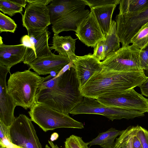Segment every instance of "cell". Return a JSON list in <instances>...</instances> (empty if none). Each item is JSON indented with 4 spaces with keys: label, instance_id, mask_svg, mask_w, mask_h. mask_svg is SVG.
<instances>
[{
    "label": "cell",
    "instance_id": "36",
    "mask_svg": "<svg viewBox=\"0 0 148 148\" xmlns=\"http://www.w3.org/2000/svg\"><path fill=\"white\" fill-rule=\"evenodd\" d=\"M48 143L51 147L47 145H46L45 147L46 148H60L57 145L55 144L51 141H48Z\"/></svg>",
    "mask_w": 148,
    "mask_h": 148
},
{
    "label": "cell",
    "instance_id": "23",
    "mask_svg": "<svg viewBox=\"0 0 148 148\" xmlns=\"http://www.w3.org/2000/svg\"><path fill=\"white\" fill-rule=\"evenodd\" d=\"M10 127H8L0 121V148H21L11 142L10 133Z\"/></svg>",
    "mask_w": 148,
    "mask_h": 148
},
{
    "label": "cell",
    "instance_id": "4",
    "mask_svg": "<svg viewBox=\"0 0 148 148\" xmlns=\"http://www.w3.org/2000/svg\"><path fill=\"white\" fill-rule=\"evenodd\" d=\"M30 69L10 73L7 85L8 92L16 106L26 110L30 108L35 103L37 91L42 77Z\"/></svg>",
    "mask_w": 148,
    "mask_h": 148
},
{
    "label": "cell",
    "instance_id": "15",
    "mask_svg": "<svg viewBox=\"0 0 148 148\" xmlns=\"http://www.w3.org/2000/svg\"><path fill=\"white\" fill-rule=\"evenodd\" d=\"M71 61L67 57L51 53L48 55L36 59L29 66L38 75H46L53 71L59 73Z\"/></svg>",
    "mask_w": 148,
    "mask_h": 148
},
{
    "label": "cell",
    "instance_id": "5",
    "mask_svg": "<svg viewBox=\"0 0 148 148\" xmlns=\"http://www.w3.org/2000/svg\"><path fill=\"white\" fill-rule=\"evenodd\" d=\"M28 113L32 121L38 125L43 131L60 128L82 129L83 124L66 114L56 111L46 105L35 102Z\"/></svg>",
    "mask_w": 148,
    "mask_h": 148
},
{
    "label": "cell",
    "instance_id": "29",
    "mask_svg": "<svg viewBox=\"0 0 148 148\" xmlns=\"http://www.w3.org/2000/svg\"><path fill=\"white\" fill-rule=\"evenodd\" d=\"M136 135L143 148H148V131L138 125Z\"/></svg>",
    "mask_w": 148,
    "mask_h": 148
},
{
    "label": "cell",
    "instance_id": "7",
    "mask_svg": "<svg viewBox=\"0 0 148 148\" xmlns=\"http://www.w3.org/2000/svg\"><path fill=\"white\" fill-rule=\"evenodd\" d=\"M140 51L132 45L122 47L101 62L103 69L120 72L143 71L140 65Z\"/></svg>",
    "mask_w": 148,
    "mask_h": 148
},
{
    "label": "cell",
    "instance_id": "6",
    "mask_svg": "<svg viewBox=\"0 0 148 148\" xmlns=\"http://www.w3.org/2000/svg\"><path fill=\"white\" fill-rule=\"evenodd\" d=\"M144 112L138 110L104 105L96 99L83 97L82 101L75 107L69 113L73 115L93 114L103 115L109 119H133L144 116Z\"/></svg>",
    "mask_w": 148,
    "mask_h": 148
},
{
    "label": "cell",
    "instance_id": "9",
    "mask_svg": "<svg viewBox=\"0 0 148 148\" xmlns=\"http://www.w3.org/2000/svg\"><path fill=\"white\" fill-rule=\"evenodd\" d=\"M116 33L122 47L130 45L132 37L148 22V7L138 12L119 14L115 18Z\"/></svg>",
    "mask_w": 148,
    "mask_h": 148
},
{
    "label": "cell",
    "instance_id": "35",
    "mask_svg": "<svg viewBox=\"0 0 148 148\" xmlns=\"http://www.w3.org/2000/svg\"><path fill=\"white\" fill-rule=\"evenodd\" d=\"M11 1L17 5L25 8L27 3L26 0H10Z\"/></svg>",
    "mask_w": 148,
    "mask_h": 148
},
{
    "label": "cell",
    "instance_id": "28",
    "mask_svg": "<svg viewBox=\"0 0 148 148\" xmlns=\"http://www.w3.org/2000/svg\"><path fill=\"white\" fill-rule=\"evenodd\" d=\"M86 5L92 8L109 5L119 4L120 0H83Z\"/></svg>",
    "mask_w": 148,
    "mask_h": 148
},
{
    "label": "cell",
    "instance_id": "8",
    "mask_svg": "<svg viewBox=\"0 0 148 148\" xmlns=\"http://www.w3.org/2000/svg\"><path fill=\"white\" fill-rule=\"evenodd\" d=\"M32 121L24 114L15 118L9 128L13 144L21 148H42Z\"/></svg>",
    "mask_w": 148,
    "mask_h": 148
},
{
    "label": "cell",
    "instance_id": "13",
    "mask_svg": "<svg viewBox=\"0 0 148 148\" xmlns=\"http://www.w3.org/2000/svg\"><path fill=\"white\" fill-rule=\"evenodd\" d=\"M73 62L80 91L94 74L101 72L103 67L100 61L89 53L82 56H76Z\"/></svg>",
    "mask_w": 148,
    "mask_h": 148
},
{
    "label": "cell",
    "instance_id": "38",
    "mask_svg": "<svg viewBox=\"0 0 148 148\" xmlns=\"http://www.w3.org/2000/svg\"><path fill=\"white\" fill-rule=\"evenodd\" d=\"M112 148H122V147L120 145L115 143Z\"/></svg>",
    "mask_w": 148,
    "mask_h": 148
},
{
    "label": "cell",
    "instance_id": "1",
    "mask_svg": "<svg viewBox=\"0 0 148 148\" xmlns=\"http://www.w3.org/2000/svg\"><path fill=\"white\" fill-rule=\"evenodd\" d=\"M147 77L144 71L120 72L103 69L88 80L81 92L83 97L95 99L113 96L138 86Z\"/></svg>",
    "mask_w": 148,
    "mask_h": 148
},
{
    "label": "cell",
    "instance_id": "22",
    "mask_svg": "<svg viewBox=\"0 0 148 148\" xmlns=\"http://www.w3.org/2000/svg\"><path fill=\"white\" fill-rule=\"evenodd\" d=\"M148 7V0H120L119 14L134 12Z\"/></svg>",
    "mask_w": 148,
    "mask_h": 148
},
{
    "label": "cell",
    "instance_id": "26",
    "mask_svg": "<svg viewBox=\"0 0 148 148\" xmlns=\"http://www.w3.org/2000/svg\"><path fill=\"white\" fill-rule=\"evenodd\" d=\"M88 143H85L82 137L72 135L66 139L64 148H89Z\"/></svg>",
    "mask_w": 148,
    "mask_h": 148
},
{
    "label": "cell",
    "instance_id": "27",
    "mask_svg": "<svg viewBox=\"0 0 148 148\" xmlns=\"http://www.w3.org/2000/svg\"><path fill=\"white\" fill-rule=\"evenodd\" d=\"M54 77L50 74L45 77H42L40 82L37 89H50L56 86L59 81V77L53 79Z\"/></svg>",
    "mask_w": 148,
    "mask_h": 148
},
{
    "label": "cell",
    "instance_id": "14",
    "mask_svg": "<svg viewBox=\"0 0 148 148\" xmlns=\"http://www.w3.org/2000/svg\"><path fill=\"white\" fill-rule=\"evenodd\" d=\"M10 68L0 64V121L8 127L15 118L14 112L16 106L7 90L6 77Z\"/></svg>",
    "mask_w": 148,
    "mask_h": 148
},
{
    "label": "cell",
    "instance_id": "17",
    "mask_svg": "<svg viewBox=\"0 0 148 148\" xmlns=\"http://www.w3.org/2000/svg\"><path fill=\"white\" fill-rule=\"evenodd\" d=\"M26 47L22 44L16 45H0V64L11 67L24 61Z\"/></svg>",
    "mask_w": 148,
    "mask_h": 148
},
{
    "label": "cell",
    "instance_id": "16",
    "mask_svg": "<svg viewBox=\"0 0 148 148\" xmlns=\"http://www.w3.org/2000/svg\"><path fill=\"white\" fill-rule=\"evenodd\" d=\"M120 43L116 33V23L113 20L104 39L99 41L94 48L93 55L100 61H103L120 48Z\"/></svg>",
    "mask_w": 148,
    "mask_h": 148
},
{
    "label": "cell",
    "instance_id": "39",
    "mask_svg": "<svg viewBox=\"0 0 148 148\" xmlns=\"http://www.w3.org/2000/svg\"><path fill=\"white\" fill-rule=\"evenodd\" d=\"M3 42L2 40V38L0 36V45L2 44H3Z\"/></svg>",
    "mask_w": 148,
    "mask_h": 148
},
{
    "label": "cell",
    "instance_id": "12",
    "mask_svg": "<svg viewBox=\"0 0 148 148\" xmlns=\"http://www.w3.org/2000/svg\"><path fill=\"white\" fill-rule=\"evenodd\" d=\"M75 35L86 45L94 48L99 41L104 39L103 31L91 9L90 14L80 24Z\"/></svg>",
    "mask_w": 148,
    "mask_h": 148
},
{
    "label": "cell",
    "instance_id": "10",
    "mask_svg": "<svg viewBox=\"0 0 148 148\" xmlns=\"http://www.w3.org/2000/svg\"><path fill=\"white\" fill-rule=\"evenodd\" d=\"M100 103L110 107H119L148 112V99L132 88L112 97L96 99Z\"/></svg>",
    "mask_w": 148,
    "mask_h": 148
},
{
    "label": "cell",
    "instance_id": "18",
    "mask_svg": "<svg viewBox=\"0 0 148 148\" xmlns=\"http://www.w3.org/2000/svg\"><path fill=\"white\" fill-rule=\"evenodd\" d=\"M27 31L28 35L35 48V60L49 55L52 53L48 44L50 36L48 28L42 31Z\"/></svg>",
    "mask_w": 148,
    "mask_h": 148
},
{
    "label": "cell",
    "instance_id": "24",
    "mask_svg": "<svg viewBox=\"0 0 148 148\" xmlns=\"http://www.w3.org/2000/svg\"><path fill=\"white\" fill-rule=\"evenodd\" d=\"M23 8L13 3L10 0H0L1 11L11 16L18 13L22 14Z\"/></svg>",
    "mask_w": 148,
    "mask_h": 148
},
{
    "label": "cell",
    "instance_id": "25",
    "mask_svg": "<svg viewBox=\"0 0 148 148\" xmlns=\"http://www.w3.org/2000/svg\"><path fill=\"white\" fill-rule=\"evenodd\" d=\"M17 25L10 17L0 12V32H10L14 33Z\"/></svg>",
    "mask_w": 148,
    "mask_h": 148
},
{
    "label": "cell",
    "instance_id": "37",
    "mask_svg": "<svg viewBox=\"0 0 148 148\" xmlns=\"http://www.w3.org/2000/svg\"><path fill=\"white\" fill-rule=\"evenodd\" d=\"M59 136L58 134L56 133H54L51 136L50 139L51 141H53L58 139Z\"/></svg>",
    "mask_w": 148,
    "mask_h": 148
},
{
    "label": "cell",
    "instance_id": "19",
    "mask_svg": "<svg viewBox=\"0 0 148 148\" xmlns=\"http://www.w3.org/2000/svg\"><path fill=\"white\" fill-rule=\"evenodd\" d=\"M76 40L71 36H61L54 34L52 46L50 48L51 50L55 49L59 55L67 57L72 60L76 56L75 52Z\"/></svg>",
    "mask_w": 148,
    "mask_h": 148
},
{
    "label": "cell",
    "instance_id": "30",
    "mask_svg": "<svg viewBox=\"0 0 148 148\" xmlns=\"http://www.w3.org/2000/svg\"><path fill=\"white\" fill-rule=\"evenodd\" d=\"M140 56L142 68L144 71H148V45L144 49L141 50Z\"/></svg>",
    "mask_w": 148,
    "mask_h": 148
},
{
    "label": "cell",
    "instance_id": "11",
    "mask_svg": "<svg viewBox=\"0 0 148 148\" xmlns=\"http://www.w3.org/2000/svg\"><path fill=\"white\" fill-rule=\"evenodd\" d=\"M22 21L27 31H40L48 28L51 24L47 5L28 3L22 14Z\"/></svg>",
    "mask_w": 148,
    "mask_h": 148
},
{
    "label": "cell",
    "instance_id": "32",
    "mask_svg": "<svg viewBox=\"0 0 148 148\" xmlns=\"http://www.w3.org/2000/svg\"><path fill=\"white\" fill-rule=\"evenodd\" d=\"M72 67L74 69L75 66L72 60H71L69 63L63 67L56 77L53 78L54 79L60 77L64 74V73L67 70Z\"/></svg>",
    "mask_w": 148,
    "mask_h": 148
},
{
    "label": "cell",
    "instance_id": "31",
    "mask_svg": "<svg viewBox=\"0 0 148 148\" xmlns=\"http://www.w3.org/2000/svg\"><path fill=\"white\" fill-rule=\"evenodd\" d=\"M143 95L148 97V77L139 86Z\"/></svg>",
    "mask_w": 148,
    "mask_h": 148
},
{
    "label": "cell",
    "instance_id": "34",
    "mask_svg": "<svg viewBox=\"0 0 148 148\" xmlns=\"http://www.w3.org/2000/svg\"><path fill=\"white\" fill-rule=\"evenodd\" d=\"M136 132L133 138L132 142L133 148H143L140 141L136 135Z\"/></svg>",
    "mask_w": 148,
    "mask_h": 148
},
{
    "label": "cell",
    "instance_id": "20",
    "mask_svg": "<svg viewBox=\"0 0 148 148\" xmlns=\"http://www.w3.org/2000/svg\"><path fill=\"white\" fill-rule=\"evenodd\" d=\"M116 5H109L91 8L93 10L105 36L110 28L112 15Z\"/></svg>",
    "mask_w": 148,
    "mask_h": 148
},
{
    "label": "cell",
    "instance_id": "2",
    "mask_svg": "<svg viewBox=\"0 0 148 148\" xmlns=\"http://www.w3.org/2000/svg\"><path fill=\"white\" fill-rule=\"evenodd\" d=\"M59 77L58 83L54 87L37 89L35 102L46 105L58 112L69 114L82 101L83 97L73 68Z\"/></svg>",
    "mask_w": 148,
    "mask_h": 148
},
{
    "label": "cell",
    "instance_id": "33",
    "mask_svg": "<svg viewBox=\"0 0 148 148\" xmlns=\"http://www.w3.org/2000/svg\"><path fill=\"white\" fill-rule=\"evenodd\" d=\"M52 0H26L29 3L43 4L47 5Z\"/></svg>",
    "mask_w": 148,
    "mask_h": 148
},
{
    "label": "cell",
    "instance_id": "3",
    "mask_svg": "<svg viewBox=\"0 0 148 148\" xmlns=\"http://www.w3.org/2000/svg\"><path fill=\"white\" fill-rule=\"evenodd\" d=\"M83 0H52L47 7L52 30L58 34L63 31L76 32L90 13Z\"/></svg>",
    "mask_w": 148,
    "mask_h": 148
},
{
    "label": "cell",
    "instance_id": "21",
    "mask_svg": "<svg viewBox=\"0 0 148 148\" xmlns=\"http://www.w3.org/2000/svg\"><path fill=\"white\" fill-rule=\"evenodd\" d=\"M122 130L112 127L106 131L99 133L97 136L88 142L90 146L98 145L103 148H112L114 145V140L121 135Z\"/></svg>",
    "mask_w": 148,
    "mask_h": 148
}]
</instances>
